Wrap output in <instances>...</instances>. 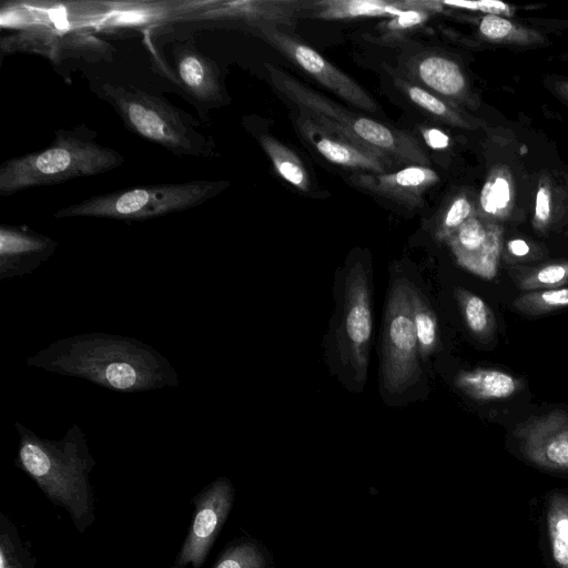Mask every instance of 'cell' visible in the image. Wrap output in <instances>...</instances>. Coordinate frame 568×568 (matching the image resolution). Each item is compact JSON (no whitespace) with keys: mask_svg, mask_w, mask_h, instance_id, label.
<instances>
[{"mask_svg":"<svg viewBox=\"0 0 568 568\" xmlns=\"http://www.w3.org/2000/svg\"><path fill=\"white\" fill-rule=\"evenodd\" d=\"M416 75L424 85L447 98H459L466 91L462 69L455 61L443 55L420 58L416 62Z\"/></svg>","mask_w":568,"mask_h":568,"instance_id":"d6986e66","label":"cell"},{"mask_svg":"<svg viewBox=\"0 0 568 568\" xmlns=\"http://www.w3.org/2000/svg\"><path fill=\"white\" fill-rule=\"evenodd\" d=\"M524 456L538 467L568 473V414L555 410L518 426Z\"/></svg>","mask_w":568,"mask_h":568,"instance_id":"8fae6325","label":"cell"},{"mask_svg":"<svg viewBox=\"0 0 568 568\" xmlns=\"http://www.w3.org/2000/svg\"><path fill=\"white\" fill-rule=\"evenodd\" d=\"M514 307L528 315H539L568 307V287L532 291L518 296Z\"/></svg>","mask_w":568,"mask_h":568,"instance_id":"484cf974","label":"cell"},{"mask_svg":"<svg viewBox=\"0 0 568 568\" xmlns=\"http://www.w3.org/2000/svg\"><path fill=\"white\" fill-rule=\"evenodd\" d=\"M0 568H38L30 542L3 511H0Z\"/></svg>","mask_w":568,"mask_h":568,"instance_id":"603a6c76","label":"cell"},{"mask_svg":"<svg viewBox=\"0 0 568 568\" xmlns=\"http://www.w3.org/2000/svg\"><path fill=\"white\" fill-rule=\"evenodd\" d=\"M100 93L126 129L179 156L212 159L213 140L200 133L197 122L166 99L133 87L103 83Z\"/></svg>","mask_w":568,"mask_h":568,"instance_id":"277c9868","label":"cell"},{"mask_svg":"<svg viewBox=\"0 0 568 568\" xmlns=\"http://www.w3.org/2000/svg\"><path fill=\"white\" fill-rule=\"evenodd\" d=\"M420 133L425 143L433 150H444L450 144L449 136L436 128H422Z\"/></svg>","mask_w":568,"mask_h":568,"instance_id":"836d02e7","label":"cell"},{"mask_svg":"<svg viewBox=\"0 0 568 568\" xmlns=\"http://www.w3.org/2000/svg\"><path fill=\"white\" fill-rule=\"evenodd\" d=\"M232 481L220 476L193 497L192 521L171 568H201L220 535L234 504Z\"/></svg>","mask_w":568,"mask_h":568,"instance_id":"ba28073f","label":"cell"},{"mask_svg":"<svg viewBox=\"0 0 568 568\" xmlns=\"http://www.w3.org/2000/svg\"><path fill=\"white\" fill-rule=\"evenodd\" d=\"M473 215L474 210L470 201L465 195L455 197L439 221L436 237L439 241H447Z\"/></svg>","mask_w":568,"mask_h":568,"instance_id":"f546056e","label":"cell"},{"mask_svg":"<svg viewBox=\"0 0 568 568\" xmlns=\"http://www.w3.org/2000/svg\"><path fill=\"white\" fill-rule=\"evenodd\" d=\"M373 331L372 286L368 271L357 262L344 277L343 303L333 346L345 374L357 386L367 377Z\"/></svg>","mask_w":568,"mask_h":568,"instance_id":"8992f818","label":"cell"},{"mask_svg":"<svg viewBox=\"0 0 568 568\" xmlns=\"http://www.w3.org/2000/svg\"><path fill=\"white\" fill-rule=\"evenodd\" d=\"M508 250L511 252V254H514L516 256H524V255L528 254L529 246L523 240H511L508 243Z\"/></svg>","mask_w":568,"mask_h":568,"instance_id":"e575fe53","label":"cell"},{"mask_svg":"<svg viewBox=\"0 0 568 568\" xmlns=\"http://www.w3.org/2000/svg\"><path fill=\"white\" fill-rule=\"evenodd\" d=\"M419 3L420 1L322 0L313 3V17L321 20L392 18L404 10L419 6Z\"/></svg>","mask_w":568,"mask_h":568,"instance_id":"e0dca14e","label":"cell"},{"mask_svg":"<svg viewBox=\"0 0 568 568\" xmlns=\"http://www.w3.org/2000/svg\"><path fill=\"white\" fill-rule=\"evenodd\" d=\"M556 90L568 101V81L557 82Z\"/></svg>","mask_w":568,"mask_h":568,"instance_id":"d590c367","label":"cell"},{"mask_svg":"<svg viewBox=\"0 0 568 568\" xmlns=\"http://www.w3.org/2000/svg\"><path fill=\"white\" fill-rule=\"evenodd\" d=\"M323 125L392 163L395 161L407 165H429L426 153L413 135L373 119L356 116L344 108Z\"/></svg>","mask_w":568,"mask_h":568,"instance_id":"30bf717a","label":"cell"},{"mask_svg":"<svg viewBox=\"0 0 568 568\" xmlns=\"http://www.w3.org/2000/svg\"><path fill=\"white\" fill-rule=\"evenodd\" d=\"M19 448L14 464L23 470L47 498L70 516L79 532L95 519L90 474L95 459L78 424L61 439L42 438L16 422Z\"/></svg>","mask_w":568,"mask_h":568,"instance_id":"7a4b0ae2","label":"cell"},{"mask_svg":"<svg viewBox=\"0 0 568 568\" xmlns=\"http://www.w3.org/2000/svg\"><path fill=\"white\" fill-rule=\"evenodd\" d=\"M551 214V193L547 185L541 184L536 193L535 224L544 227Z\"/></svg>","mask_w":568,"mask_h":568,"instance_id":"d6a6232c","label":"cell"},{"mask_svg":"<svg viewBox=\"0 0 568 568\" xmlns=\"http://www.w3.org/2000/svg\"><path fill=\"white\" fill-rule=\"evenodd\" d=\"M57 246V241L28 226L1 224L0 280L32 273L54 253Z\"/></svg>","mask_w":568,"mask_h":568,"instance_id":"9a60e30c","label":"cell"},{"mask_svg":"<svg viewBox=\"0 0 568 568\" xmlns=\"http://www.w3.org/2000/svg\"><path fill=\"white\" fill-rule=\"evenodd\" d=\"M400 87L408 99L425 112L454 125L466 126V123L460 115L430 92L420 87L408 83H402Z\"/></svg>","mask_w":568,"mask_h":568,"instance_id":"83f0119b","label":"cell"},{"mask_svg":"<svg viewBox=\"0 0 568 568\" xmlns=\"http://www.w3.org/2000/svg\"><path fill=\"white\" fill-rule=\"evenodd\" d=\"M546 530L557 568H568V495L555 493L546 507Z\"/></svg>","mask_w":568,"mask_h":568,"instance_id":"ffe728a7","label":"cell"},{"mask_svg":"<svg viewBox=\"0 0 568 568\" xmlns=\"http://www.w3.org/2000/svg\"><path fill=\"white\" fill-rule=\"evenodd\" d=\"M257 33L284 57L300 67L320 84L347 103L367 112H377L374 99L352 78L295 37L271 24H255Z\"/></svg>","mask_w":568,"mask_h":568,"instance_id":"9c48e42d","label":"cell"},{"mask_svg":"<svg viewBox=\"0 0 568 568\" xmlns=\"http://www.w3.org/2000/svg\"><path fill=\"white\" fill-rule=\"evenodd\" d=\"M295 123L303 139L331 163L367 173H385L393 165L379 154L320 124L302 110Z\"/></svg>","mask_w":568,"mask_h":568,"instance_id":"4fadbf2b","label":"cell"},{"mask_svg":"<svg viewBox=\"0 0 568 568\" xmlns=\"http://www.w3.org/2000/svg\"><path fill=\"white\" fill-rule=\"evenodd\" d=\"M258 140L277 174L296 189L307 192L310 175L301 159L272 135L263 134Z\"/></svg>","mask_w":568,"mask_h":568,"instance_id":"7402d4cb","label":"cell"},{"mask_svg":"<svg viewBox=\"0 0 568 568\" xmlns=\"http://www.w3.org/2000/svg\"><path fill=\"white\" fill-rule=\"evenodd\" d=\"M413 322L419 347V355L428 357L438 344V327L435 313L424 295L413 286Z\"/></svg>","mask_w":568,"mask_h":568,"instance_id":"cb8c5ba5","label":"cell"},{"mask_svg":"<svg viewBox=\"0 0 568 568\" xmlns=\"http://www.w3.org/2000/svg\"><path fill=\"white\" fill-rule=\"evenodd\" d=\"M271 551L255 538L241 536L230 541L212 568H272Z\"/></svg>","mask_w":568,"mask_h":568,"instance_id":"44dd1931","label":"cell"},{"mask_svg":"<svg viewBox=\"0 0 568 568\" xmlns=\"http://www.w3.org/2000/svg\"><path fill=\"white\" fill-rule=\"evenodd\" d=\"M454 384L460 392L478 400L507 398L519 388L513 375L491 368L459 372Z\"/></svg>","mask_w":568,"mask_h":568,"instance_id":"ac0fdd59","label":"cell"},{"mask_svg":"<svg viewBox=\"0 0 568 568\" xmlns=\"http://www.w3.org/2000/svg\"><path fill=\"white\" fill-rule=\"evenodd\" d=\"M97 135L85 124L59 129L47 148L6 160L0 165V195L11 196L23 190L91 178L119 168L124 156L100 144Z\"/></svg>","mask_w":568,"mask_h":568,"instance_id":"3957f363","label":"cell"},{"mask_svg":"<svg viewBox=\"0 0 568 568\" xmlns=\"http://www.w3.org/2000/svg\"><path fill=\"white\" fill-rule=\"evenodd\" d=\"M455 295L468 329L477 337H488L494 328L490 307L481 297L467 290L459 287L455 291Z\"/></svg>","mask_w":568,"mask_h":568,"instance_id":"d4e9b609","label":"cell"},{"mask_svg":"<svg viewBox=\"0 0 568 568\" xmlns=\"http://www.w3.org/2000/svg\"><path fill=\"white\" fill-rule=\"evenodd\" d=\"M28 366L87 379L120 393L175 387L178 373L160 352L135 338L84 333L59 339L27 359Z\"/></svg>","mask_w":568,"mask_h":568,"instance_id":"6da1fadb","label":"cell"},{"mask_svg":"<svg viewBox=\"0 0 568 568\" xmlns=\"http://www.w3.org/2000/svg\"><path fill=\"white\" fill-rule=\"evenodd\" d=\"M227 185V181L221 180L139 185L94 195L70 204L55 211L53 217L144 221L204 204L224 191Z\"/></svg>","mask_w":568,"mask_h":568,"instance_id":"5b68a950","label":"cell"},{"mask_svg":"<svg viewBox=\"0 0 568 568\" xmlns=\"http://www.w3.org/2000/svg\"><path fill=\"white\" fill-rule=\"evenodd\" d=\"M443 6L454 7L459 9L475 10L486 12L493 16L510 14L511 9L508 4L497 0H479V1H440Z\"/></svg>","mask_w":568,"mask_h":568,"instance_id":"1f68e13d","label":"cell"},{"mask_svg":"<svg viewBox=\"0 0 568 568\" xmlns=\"http://www.w3.org/2000/svg\"><path fill=\"white\" fill-rule=\"evenodd\" d=\"M172 57L178 83L199 108H220L229 102L219 65L193 42L176 43Z\"/></svg>","mask_w":568,"mask_h":568,"instance_id":"7c38bea8","label":"cell"},{"mask_svg":"<svg viewBox=\"0 0 568 568\" xmlns=\"http://www.w3.org/2000/svg\"><path fill=\"white\" fill-rule=\"evenodd\" d=\"M568 283V263H555L538 268L520 281L524 290L557 288Z\"/></svg>","mask_w":568,"mask_h":568,"instance_id":"4dcf8cb0","label":"cell"},{"mask_svg":"<svg viewBox=\"0 0 568 568\" xmlns=\"http://www.w3.org/2000/svg\"><path fill=\"white\" fill-rule=\"evenodd\" d=\"M480 33L498 41L532 42L538 36L500 16L487 14L479 23Z\"/></svg>","mask_w":568,"mask_h":568,"instance_id":"f1b7e54d","label":"cell"},{"mask_svg":"<svg viewBox=\"0 0 568 568\" xmlns=\"http://www.w3.org/2000/svg\"><path fill=\"white\" fill-rule=\"evenodd\" d=\"M457 262L484 278H494L501 251V229L473 215L447 240Z\"/></svg>","mask_w":568,"mask_h":568,"instance_id":"5bb4252c","label":"cell"},{"mask_svg":"<svg viewBox=\"0 0 568 568\" xmlns=\"http://www.w3.org/2000/svg\"><path fill=\"white\" fill-rule=\"evenodd\" d=\"M438 179L429 166L407 165L388 173H358L352 181L363 190L413 210L423 205L424 193Z\"/></svg>","mask_w":568,"mask_h":568,"instance_id":"2e32d148","label":"cell"},{"mask_svg":"<svg viewBox=\"0 0 568 568\" xmlns=\"http://www.w3.org/2000/svg\"><path fill=\"white\" fill-rule=\"evenodd\" d=\"M511 203V184L504 173L491 175L484 184L479 204L481 211L491 216H504Z\"/></svg>","mask_w":568,"mask_h":568,"instance_id":"4316f807","label":"cell"},{"mask_svg":"<svg viewBox=\"0 0 568 568\" xmlns=\"http://www.w3.org/2000/svg\"><path fill=\"white\" fill-rule=\"evenodd\" d=\"M413 284L399 278L392 285L385 304L381 375L389 394H399L410 386L419 373V347L413 322Z\"/></svg>","mask_w":568,"mask_h":568,"instance_id":"52a82bcc","label":"cell"}]
</instances>
